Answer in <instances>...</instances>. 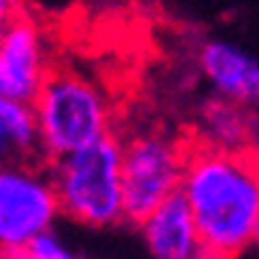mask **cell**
I'll use <instances>...</instances> for the list:
<instances>
[{
    "label": "cell",
    "instance_id": "cell-1",
    "mask_svg": "<svg viewBox=\"0 0 259 259\" xmlns=\"http://www.w3.org/2000/svg\"><path fill=\"white\" fill-rule=\"evenodd\" d=\"M180 194L208 259H239L259 236L256 151H225L185 137Z\"/></svg>",
    "mask_w": 259,
    "mask_h": 259
},
{
    "label": "cell",
    "instance_id": "cell-2",
    "mask_svg": "<svg viewBox=\"0 0 259 259\" xmlns=\"http://www.w3.org/2000/svg\"><path fill=\"white\" fill-rule=\"evenodd\" d=\"M120 157L122 140L108 131L77 151L46 160L60 217L92 231L125 225Z\"/></svg>",
    "mask_w": 259,
    "mask_h": 259
},
{
    "label": "cell",
    "instance_id": "cell-3",
    "mask_svg": "<svg viewBox=\"0 0 259 259\" xmlns=\"http://www.w3.org/2000/svg\"><path fill=\"white\" fill-rule=\"evenodd\" d=\"M43 160H54L100 140L111 131V103L89 77L52 69L31 100Z\"/></svg>",
    "mask_w": 259,
    "mask_h": 259
},
{
    "label": "cell",
    "instance_id": "cell-4",
    "mask_svg": "<svg viewBox=\"0 0 259 259\" xmlns=\"http://www.w3.org/2000/svg\"><path fill=\"white\" fill-rule=\"evenodd\" d=\"M57 220L46 162L0 165V259H15L34 236L57 228Z\"/></svg>",
    "mask_w": 259,
    "mask_h": 259
},
{
    "label": "cell",
    "instance_id": "cell-5",
    "mask_svg": "<svg viewBox=\"0 0 259 259\" xmlns=\"http://www.w3.org/2000/svg\"><path fill=\"white\" fill-rule=\"evenodd\" d=\"M185 160V137H168L160 131H143L122 140L120 183L125 222H140L180 188Z\"/></svg>",
    "mask_w": 259,
    "mask_h": 259
},
{
    "label": "cell",
    "instance_id": "cell-6",
    "mask_svg": "<svg viewBox=\"0 0 259 259\" xmlns=\"http://www.w3.org/2000/svg\"><path fill=\"white\" fill-rule=\"evenodd\" d=\"M52 69L54 57L46 26L23 9L0 37V94L31 103Z\"/></svg>",
    "mask_w": 259,
    "mask_h": 259
},
{
    "label": "cell",
    "instance_id": "cell-7",
    "mask_svg": "<svg viewBox=\"0 0 259 259\" xmlns=\"http://www.w3.org/2000/svg\"><path fill=\"white\" fill-rule=\"evenodd\" d=\"M199 74L205 77L217 97L256 108L259 100V63L248 49L234 40L211 37L197 52Z\"/></svg>",
    "mask_w": 259,
    "mask_h": 259
},
{
    "label": "cell",
    "instance_id": "cell-8",
    "mask_svg": "<svg viewBox=\"0 0 259 259\" xmlns=\"http://www.w3.org/2000/svg\"><path fill=\"white\" fill-rule=\"evenodd\" d=\"M134 225L140 228L143 245L151 259H208L205 245L199 239L197 225L180 191L165 197L160 205H154Z\"/></svg>",
    "mask_w": 259,
    "mask_h": 259
},
{
    "label": "cell",
    "instance_id": "cell-9",
    "mask_svg": "<svg viewBox=\"0 0 259 259\" xmlns=\"http://www.w3.org/2000/svg\"><path fill=\"white\" fill-rule=\"evenodd\" d=\"M197 143L225 151H256V108L225 97H208L197 114Z\"/></svg>",
    "mask_w": 259,
    "mask_h": 259
},
{
    "label": "cell",
    "instance_id": "cell-10",
    "mask_svg": "<svg viewBox=\"0 0 259 259\" xmlns=\"http://www.w3.org/2000/svg\"><path fill=\"white\" fill-rule=\"evenodd\" d=\"M9 162H46L40 151L31 103L0 94V165Z\"/></svg>",
    "mask_w": 259,
    "mask_h": 259
},
{
    "label": "cell",
    "instance_id": "cell-11",
    "mask_svg": "<svg viewBox=\"0 0 259 259\" xmlns=\"http://www.w3.org/2000/svg\"><path fill=\"white\" fill-rule=\"evenodd\" d=\"M15 259H80V256H77L69 248V242L52 228V231H46V234L34 236Z\"/></svg>",
    "mask_w": 259,
    "mask_h": 259
},
{
    "label": "cell",
    "instance_id": "cell-12",
    "mask_svg": "<svg viewBox=\"0 0 259 259\" xmlns=\"http://www.w3.org/2000/svg\"><path fill=\"white\" fill-rule=\"evenodd\" d=\"M23 9H26L23 0H0V37L6 34L9 23H12V20H15Z\"/></svg>",
    "mask_w": 259,
    "mask_h": 259
}]
</instances>
